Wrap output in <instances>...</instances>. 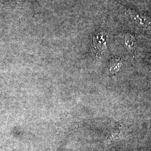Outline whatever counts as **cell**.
Masks as SVG:
<instances>
[{
    "label": "cell",
    "mask_w": 151,
    "mask_h": 151,
    "mask_svg": "<svg viewBox=\"0 0 151 151\" xmlns=\"http://www.w3.org/2000/svg\"><path fill=\"white\" fill-rule=\"evenodd\" d=\"M19 1H21V0H19Z\"/></svg>",
    "instance_id": "obj_3"
},
{
    "label": "cell",
    "mask_w": 151,
    "mask_h": 151,
    "mask_svg": "<svg viewBox=\"0 0 151 151\" xmlns=\"http://www.w3.org/2000/svg\"><path fill=\"white\" fill-rule=\"evenodd\" d=\"M123 63L122 60L119 58L113 59L109 65V72L111 75H114L118 72L122 68Z\"/></svg>",
    "instance_id": "obj_1"
},
{
    "label": "cell",
    "mask_w": 151,
    "mask_h": 151,
    "mask_svg": "<svg viewBox=\"0 0 151 151\" xmlns=\"http://www.w3.org/2000/svg\"><path fill=\"white\" fill-rule=\"evenodd\" d=\"M101 34H99L95 36V38L93 39V45H94V48L96 50V51H97V52H101L103 51V48L105 47V39H103L102 40H101Z\"/></svg>",
    "instance_id": "obj_2"
}]
</instances>
